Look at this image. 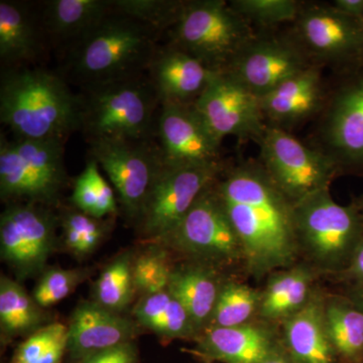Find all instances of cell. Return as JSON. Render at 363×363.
<instances>
[{"label":"cell","instance_id":"1","mask_svg":"<svg viewBox=\"0 0 363 363\" xmlns=\"http://www.w3.org/2000/svg\"><path fill=\"white\" fill-rule=\"evenodd\" d=\"M215 187L240 238L250 276L260 279L300 262L293 204L259 161L226 167Z\"/></svg>","mask_w":363,"mask_h":363},{"label":"cell","instance_id":"2","mask_svg":"<svg viewBox=\"0 0 363 363\" xmlns=\"http://www.w3.org/2000/svg\"><path fill=\"white\" fill-rule=\"evenodd\" d=\"M0 121L16 138L66 142L80 130V94L44 68L2 69Z\"/></svg>","mask_w":363,"mask_h":363},{"label":"cell","instance_id":"3","mask_svg":"<svg viewBox=\"0 0 363 363\" xmlns=\"http://www.w3.org/2000/svg\"><path fill=\"white\" fill-rule=\"evenodd\" d=\"M157 35L149 26L112 11L69 49V70L83 89L143 75L159 50Z\"/></svg>","mask_w":363,"mask_h":363},{"label":"cell","instance_id":"4","mask_svg":"<svg viewBox=\"0 0 363 363\" xmlns=\"http://www.w3.org/2000/svg\"><path fill=\"white\" fill-rule=\"evenodd\" d=\"M298 259L321 276L338 277L363 240V220L354 202L341 205L330 189L293 204Z\"/></svg>","mask_w":363,"mask_h":363},{"label":"cell","instance_id":"5","mask_svg":"<svg viewBox=\"0 0 363 363\" xmlns=\"http://www.w3.org/2000/svg\"><path fill=\"white\" fill-rule=\"evenodd\" d=\"M80 130L88 143L99 140H150L162 104L149 76L112 81L79 93Z\"/></svg>","mask_w":363,"mask_h":363},{"label":"cell","instance_id":"6","mask_svg":"<svg viewBox=\"0 0 363 363\" xmlns=\"http://www.w3.org/2000/svg\"><path fill=\"white\" fill-rule=\"evenodd\" d=\"M255 35L229 1L187 0L167 44L199 60L210 71L224 72Z\"/></svg>","mask_w":363,"mask_h":363},{"label":"cell","instance_id":"7","mask_svg":"<svg viewBox=\"0 0 363 363\" xmlns=\"http://www.w3.org/2000/svg\"><path fill=\"white\" fill-rule=\"evenodd\" d=\"M65 143L0 138V197L9 203L52 206L67 183Z\"/></svg>","mask_w":363,"mask_h":363},{"label":"cell","instance_id":"8","mask_svg":"<svg viewBox=\"0 0 363 363\" xmlns=\"http://www.w3.org/2000/svg\"><path fill=\"white\" fill-rule=\"evenodd\" d=\"M286 32L313 65L335 75L363 68V23L330 2L303 1Z\"/></svg>","mask_w":363,"mask_h":363},{"label":"cell","instance_id":"9","mask_svg":"<svg viewBox=\"0 0 363 363\" xmlns=\"http://www.w3.org/2000/svg\"><path fill=\"white\" fill-rule=\"evenodd\" d=\"M335 77L312 147L330 157L339 173L363 176V68Z\"/></svg>","mask_w":363,"mask_h":363},{"label":"cell","instance_id":"10","mask_svg":"<svg viewBox=\"0 0 363 363\" xmlns=\"http://www.w3.org/2000/svg\"><path fill=\"white\" fill-rule=\"evenodd\" d=\"M216 182L203 191L175 231L161 245L171 247L190 262L221 269L245 264V253L215 187Z\"/></svg>","mask_w":363,"mask_h":363},{"label":"cell","instance_id":"11","mask_svg":"<svg viewBox=\"0 0 363 363\" xmlns=\"http://www.w3.org/2000/svg\"><path fill=\"white\" fill-rule=\"evenodd\" d=\"M257 143V161L292 204L318 191L330 189L332 181L340 175L330 157L289 131L267 126Z\"/></svg>","mask_w":363,"mask_h":363},{"label":"cell","instance_id":"12","mask_svg":"<svg viewBox=\"0 0 363 363\" xmlns=\"http://www.w3.org/2000/svg\"><path fill=\"white\" fill-rule=\"evenodd\" d=\"M224 162L199 166H164L145 199L138 229L147 240L162 245L175 231L203 191L222 175Z\"/></svg>","mask_w":363,"mask_h":363},{"label":"cell","instance_id":"13","mask_svg":"<svg viewBox=\"0 0 363 363\" xmlns=\"http://www.w3.org/2000/svg\"><path fill=\"white\" fill-rule=\"evenodd\" d=\"M58 219L35 203H9L0 216V253L18 279L45 272L57 245Z\"/></svg>","mask_w":363,"mask_h":363},{"label":"cell","instance_id":"14","mask_svg":"<svg viewBox=\"0 0 363 363\" xmlns=\"http://www.w3.org/2000/svg\"><path fill=\"white\" fill-rule=\"evenodd\" d=\"M88 143L90 157L111 179L124 215L138 221L150 188L164 166L159 147L150 140H99Z\"/></svg>","mask_w":363,"mask_h":363},{"label":"cell","instance_id":"15","mask_svg":"<svg viewBox=\"0 0 363 363\" xmlns=\"http://www.w3.org/2000/svg\"><path fill=\"white\" fill-rule=\"evenodd\" d=\"M311 62L288 32H257L223 73L259 98L310 68Z\"/></svg>","mask_w":363,"mask_h":363},{"label":"cell","instance_id":"16","mask_svg":"<svg viewBox=\"0 0 363 363\" xmlns=\"http://www.w3.org/2000/svg\"><path fill=\"white\" fill-rule=\"evenodd\" d=\"M219 142L228 136L257 143L267 128L259 98L223 72H214L194 104Z\"/></svg>","mask_w":363,"mask_h":363},{"label":"cell","instance_id":"17","mask_svg":"<svg viewBox=\"0 0 363 363\" xmlns=\"http://www.w3.org/2000/svg\"><path fill=\"white\" fill-rule=\"evenodd\" d=\"M156 135L162 161L169 166L222 162L221 145L196 111L194 104H162Z\"/></svg>","mask_w":363,"mask_h":363},{"label":"cell","instance_id":"18","mask_svg":"<svg viewBox=\"0 0 363 363\" xmlns=\"http://www.w3.org/2000/svg\"><path fill=\"white\" fill-rule=\"evenodd\" d=\"M285 350L279 325L253 320L230 328H210L185 350L206 362L262 363Z\"/></svg>","mask_w":363,"mask_h":363},{"label":"cell","instance_id":"19","mask_svg":"<svg viewBox=\"0 0 363 363\" xmlns=\"http://www.w3.org/2000/svg\"><path fill=\"white\" fill-rule=\"evenodd\" d=\"M329 94L323 68L312 66L259 98L267 126L290 130L319 117Z\"/></svg>","mask_w":363,"mask_h":363},{"label":"cell","instance_id":"20","mask_svg":"<svg viewBox=\"0 0 363 363\" xmlns=\"http://www.w3.org/2000/svg\"><path fill=\"white\" fill-rule=\"evenodd\" d=\"M136 325L118 313L109 311L94 301L75 308L68 325L67 353L79 362L102 351L133 342Z\"/></svg>","mask_w":363,"mask_h":363},{"label":"cell","instance_id":"21","mask_svg":"<svg viewBox=\"0 0 363 363\" xmlns=\"http://www.w3.org/2000/svg\"><path fill=\"white\" fill-rule=\"evenodd\" d=\"M213 73L199 60L168 44L159 48L147 69L162 104H194Z\"/></svg>","mask_w":363,"mask_h":363},{"label":"cell","instance_id":"22","mask_svg":"<svg viewBox=\"0 0 363 363\" xmlns=\"http://www.w3.org/2000/svg\"><path fill=\"white\" fill-rule=\"evenodd\" d=\"M324 294L317 289L300 311L279 324L284 348L297 363H337L325 324Z\"/></svg>","mask_w":363,"mask_h":363},{"label":"cell","instance_id":"23","mask_svg":"<svg viewBox=\"0 0 363 363\" xmlns=\"http://www.w3.org/2000/svg\"><path fill=\"white\" fill-rule=\"evenodd\" d=\"M224 281L220 269L201 262L188 260L173 267L168 290L184 306L199 336L210 323Z\"/></svg>","mask_w":363,"mask_h":363},{"label":"cell","instance_id":"24","mask_svg":"<svg viewBox=\"0 0 363 363\" xmlns=\"http://www.w3.org/2000/svg\"><path fill=\"white\" fill-rule=\"evenodd\" d=\"M319 278V274L303 262L272 272L262 290L257 318L279 326L309 302L317 290L315 283Z\"/></svg>","mask_w":363,"mask_h":363},{"label":"cell","instance_id":"25","mask_svg":"<svg viewBox=\"0 0 363 363\" xmlns=\"http://www.w3.org/2000/svg\"><path fill=\"white\" fill-rule=\"evenodd\" d=\"M112 11V0H50L43 4L40 23L45 35L70 49Z\"/></svg>","mask_w":363,"mask_h":363},{"label":"cell","instance_id":"26","mask_svg":"<svg viewBox=\"0 0 363 363\" xmlns=\"http://www.w3.org/2000/svg\"><path fill=\"white\" fill-rule=\"evenodd\" d=\"M40 21L23 2L0 1V60L4 69L30 66L42 51Z\"/></svg>","mask_w":363,"mask_h":363},{"label":"cell","instance_id":"27","mask_svg":"<svg viewBox=\"0 0 363 363\" xmlns=\"http://www.w3.org/2000/svg\"><path fill=\"white\" fill-rule=\"evenodd\" d=\"M327 333L337 363L363 362V309L347 295L324 294Z\"/></svg>","mask_w":363,"mask_h":363},{"label":"cell","instance_id":"28","mask_svg":"<svg viewBox=\"0 0 363 363\" xmlns=\"http://www.w3.org/2000/svg\"><path fill=\"white\" fill-rule=\"evenodd\" d=\"M133 316L140 326L154 332L164 342L199 336L184 306L169 290L143 296L133 308Z\"/></svg>","mask_w":363,"mask_h":363},{"label":"cell","instance_id":"29","mask_svg":"<svg viewBox=\"0 0 363 363\" xmlns=\"http://www.w3.org/2000/svg\"><path fill=\"white\" fill-rule=\"evenodd\" d=\"M44 309L18 281L2 274L0 278V328L2 338L11 340L32 335L45 326Z\"/></svg>","mask_w":363,"mask_h":363},{"label":"cell","instance_id":"30","mask_svg":"<svg viewBox=\"0 0 363 363\" xmlns=\"http://www.w3.org/2000/svg\"><path fill=\"white\" fill-rule=\"evenodd\" d=\"M260 298L262 290L233 279H225L207 329L230 328L257 319Z\"/></svg>","mask_w":363,"mask_h":363},{"label":"cell","instance_id":"31","mask_svg":"<svg viewBox=\"0 0 363 363\" xmlns=\"http://www.w3.org/2000/svg\"><path fill=\"white\" fill-rule=\"evenodd\" d=\"M133 266L130 252L121 253L107 264L93 286L92 301L118 314L128 309L136 291Z\"/></svg>","mask_w":363,"mask_h":363},{"label":"cell","instance_id":"32","mask_svg":"<svg viewBox=\"0 0 363 363\" xmlns=\"http://www.w3.org/2000/svg\"><path fill=\"white\" fill-rule=\"evenodd\" d=\"M71 202L76 209L95 218L104 219L108 215L116 214V195L100 173L99 164L92 157L74 182Z\"/></svg>","mask_w":363,"mask_h":363},{"label":"cell","instance_id":"33","mask_svg":"<svg viewBox=\"0 0 363 363\" xmlns=\"http://www.w3.org/2000/svg\"><path fill=\"white\" fill-rule=\"evenodd\" d=\"M229 4L257 32L290 26L303 6V1L298 0H231Z\"/></svg>","mask_w":363,"mask_h":363},{"label":"cell","instance_id":"34","mask_svg":"<svg viewBox=\"0 0 363 363\" xmlns=\"http://www.w3.org/2000/svg\"><path fill=\"white\" fill-rule=\"evenodd\" d=\"M68 326L50 323L28 336L9 363H61L67 353Z\"/></svg>","mask_w":363,"mask_h":363},{"label":"cell","instance_id":"35","mask_svg":"<svg viewBox=\"0 0 363 363\" xmlns=\"http://www.w3.org/2000/svg\"><path fill=\"white\" fill-rule=\"evenodd\" d=\"M184 4L185 0H112L113 11L140 21L157 35L173 28Z\"/></svg>","mask_w":363,"mask_h":363},{"label":"cell","instance_id":"36","mask_svg":"<svg viewBox=\"0 0 363 363\" xmlns=\"http://www.w3.org/2000/svg\"><path fill=\"white\" fill-rule=\"evenodd\" d=\"M64 243L76 257H86L94 252L104 240L107 224L78 209H67L62 213Z\"/></svg>","mask_w":363,"mask_h":363},{"label":"cell","instance_id":"37","mask_svg":"<svg viewBox=\"0 0 363 363\" xmlns=\"http://www.w3.org/2000/svg\"><path fill=\"white\" fill-rule=\"evenodd\" d=\"M87 276L88 271L84 269L52 267L40 274L33 297L43 309L52 307L69 297Z\"/></svg>","mask_w":363,"mask_h":363},{"label":"cell","instance_id":"38","mask_svg":"<svg viewBox=\"0 0 363 363\" xmlns=\"http://www.w3.org/2000/svg\"><path fill=\"white\" fill-rule=\"evenodd\" d=\"M173 267L164 250H152L133 259L135 290L143 296L168 290Z\"/></svg>","mask_w":363,"mask_h":363},{"label":"cell","instance_id":"39","mask_svg":"<svg viewBox=\"0 0 363 363\" xmlns=\"http://www.w3.org/2000/svg\"><path fill=\"white\" fill-rule=\"evenodd\" d=\"M77 363H138V348L133 342L96 353Z\"/></svg>","mask_w":363,"mask_h":363},{"label":"cell","instance_id":"40","mask_svg":"<svg viewBox=\"0 0 363 363\" xmlns=\"http://www.w3.org/2000/svg\"><path fill=\"white\" fill-rule=\"evenodd\" d=\"M338 279L347 281L350 286L363 285V240L360 241L350 264Z\"/></svg>","mask_w":363,"mask_h":363},{"label":"cell","instance_id":"41","mask_svg":"<svg viewBox=\"0 0 363 363\" xmlns=\"http://www.w3.org/2000/svg\"><path fill=\"white\" fill-rule=\"evenodd\" d=\"M331 4L341 13L363 23V0H334Z\"/></svg>","mask_w":363,"mask_h":363},{"label":"cell","instance_id":"42","mask_svg":"<svg viewBox=\"0 0 363 363\" xmlns=\"http://www.w3.org/2000/svg\"><path fill=\"white\" fill-rule=\"evenodd\" d=\"M262 363H297L293 359L290 355L286 353V350L281 351V352L277 353V354L272 355V357L267 358Z\"/></svg>","mask_w":363,"mask_h":363},{"label":"cell","instance_id":"43","mask_svg":"<svg viewBox=\"0 0 363 363\" xmlns=\"http://www.w3.org/2000/svg\"><path fill=\"white\" fill-rule=\"evenodd\" d=\"M353 202L355 203V205H357L358 210H359L360 215H362L363 220V194L360 196L359 198H357V199H355L354 201Z\"/></svg>","mask_w":363,"mask_h":363},{"label":"cell","instance_id":"44","mask_svg":"<svg viewBox=\"0 0 363 363\" xmlns=\"http://www.w3.org/2000/svg\"><path fill=\"white\" fill-rule=\"evenodd\" d=\"M362 363H363V362H362Z\"/></svg>","mask_w":363,"mask_h":363}]
</instances>
